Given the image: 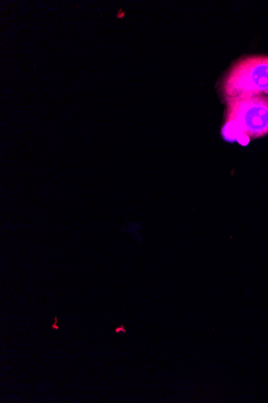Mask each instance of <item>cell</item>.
Wrapping results in <instances>:
<instances>
[{"label": "cell", "instance_id": "1", "mask_svg": "<svg viewBox=\"0 0 268 403\" xmlns=\"http://www.w3.org/2000/svg\"><path fill=\"white\" fill-rule=\"evenodd\" d=\"M222 138L246 144L268 134V96L232 98L224 102Z\"/></svg>", "mask_w": 268, "mask_h": 403}, {"label": "cell", "instance_id": "2", "mask_svg": "<svg viewBox=\"0 0 268 403\" xmlns=\"http://www.w3.org/2000/svg\"><path fill=\"white\" fill-rule=\"evenodd\" d=\"M224 103L232 98L268 96V55H244L234 61L217 84Z\"/></svg>", "mask_w": 268, "mask_h": 403}, {"label": "cell", "instance_id": "3", "mask_svg": "<svg viewBox=\"0 0 268 403\" xmlns=\"http://www.w3.org/2000/svg\"><path fill=\"white\" fill-rule=\"evenodd\" d=\"M121 331H122L124 334H126V331H125L123 325H121L119 328H117L116 329H115V332H116V334H119Z\"/></svg>", "mask_w": 268, "mask_h": 403}, {"label": "cell", "instance_id": "4", "mask_svg": "<svg viewBox=\"0 0 268 403\" xmlns=\"http://www.w3.org/2000/svg\"><path fill=\"white\" fill-rule=\"evenodd\" d=\"M57 321H58V318H57V317H55V324H54L55 325H52V328H55V330H59V327H58L57 325H55V324H57Z\"/></svg>", "mask_w": 268, "mask_h": 403}]
</instances>
